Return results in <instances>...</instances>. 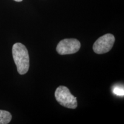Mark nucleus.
Here are the masks:
<instances>
[{
  "label": "nucleus",
  "instance_id": "obj_4",
  "mask_svg": "<svg viewBox=\"0 0 124 124\" xmlns=\"http://www.w3.org/2000/svg\"><path fill=\"white\" fill-rule=\"evenodd\" d=\"M80 43L75 39H66L61 40L56 47L60 55H69L77 52L80 48Z\"/></svg>",
  "mask_w": 124,
  "mask_h": 124
},
{
  "label": "nucleus",
  "instance_id": "obj_6",
  "mask_svg": "<svg viewBox=\"0 0 124 124\" xmlns=\"http://www.w3.org/2000/svg\"><path fill=\"white\" fill-rule=\"evenodd\" d=\"M113 93L116 95L124 96V87L120 86H115L113 88Z\"/></svg>",
  "mask_w": 124,
  "mask_h": 124
},
{
  "label": "nucleus",
  "instance_id": "obj_5",
  "mask_svg": "<svg viewBox=\"0 0 124 124\" xmlns=\"http://www.w3.org/2000/svg\"><path fill=\"white\" fill-rule=\"evenodd\" d=\"M12 118L11 114L9 111L0 110V124H9Z\"/></svg>",
  "mask_w": 124,
  "mask_h": 124
},
{
  "label": "nucleus",
  "instance_id": "obj_1",
  "mask_svg": "<svg viewBox=\"0 0 124 124\" xmlns=\"http://www.w3.org/2000/svg\"><path fill=\"white\" fill-rule=\"evenodd\" d=\"M12 55L18 73L25 74L29 68V56L27 48L20 43H15L12 48Z\"/></svg>",
  "mask_w": 124,
  "mask_h": 124
},
{
  "label": "nucleus",
  "instance_id": "obj_7",
  "mask_svg": "<svg viewBox=\"0 0 124 124\" xmlns=\"http://www.w3.org/2000/svg\"><path fill=\"white\" fill-rule=\"evenodd\" d=\"M14 1H16V2H21V1H22L23 0H14Z\"/></svg>",
  "mask_w": 124,
  "mask_h": 124
},
{
  "label": "nucleus",
  "instance_id": "obj_3",
  "mask_svg": "<svg viewBox=\"0 0 124 124\" xmlns=\"http://www.w3.org/2000/svg\"><path fill=\"white\" fill-rule=\"evenodd\" d=\"M114 42L115 38L112 34H106L96 40L93 45V51L97 54L107 53L112 48Z\"/></svg>",
  "mask_w": 124,
  "mask_h": 124
},
{
  "label": "nucleus",
  "instance_id": "obj_2",
  "mask_svg": "<svg viewBox=\"0 0 124 124\" xmlns=\"http://www.w3.org/2000/svg\"><path fill=\"white\" fill-rule=\"evenodd\" d=\"M56 100L60 105L69 108H76L78 103L77 98L72 95L67 87L60 86L57 88L55 93Z\"/></svg>",
  "mask_w": 124,
  "mask_h": 124
}]
</instances>
